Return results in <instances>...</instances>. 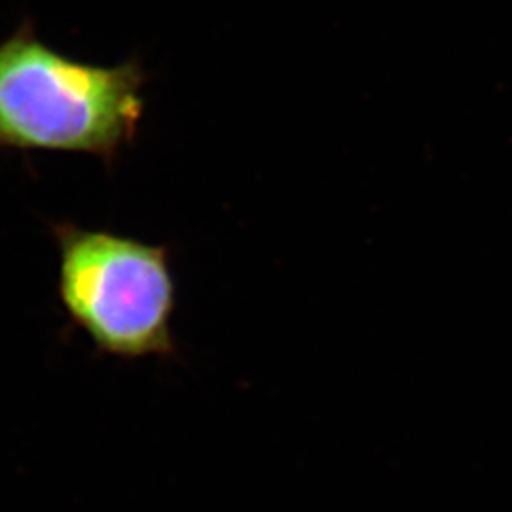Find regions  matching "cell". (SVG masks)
<instances>
[{
	"label": "cell",
	"mask_w": 512,
	"mask_h": 512,
	"mask_svg": "<svg viewBox=\"0 0 512 512\" xmlns=\"http://www.w3.org/2000/svg\"><path fill=\"white\" fill-rule=\"evenodd\" d=\"M52 232L57 294L74 327L110 357L175 355L177 283L167 247L71 222Z\"/></svg>",
	"instance_id": "obj_2"
},
{
	"label": "cell",
	"mask_w": 512,
	"mask_h": 512,
	"mask_svg": "<svg viewBox=\"0 0 512 512\" xmlns=\"http://www.w3.org/2000/svg\"><path fill=\"white\" fill-rule=\"evenodd\" d=\"M145 84L139 59L80 61L23 23L0 40V148L88 154L110 164L135 141Z\"/></svg>",
	"instance_id": "obj_1"
}]
</instances>
